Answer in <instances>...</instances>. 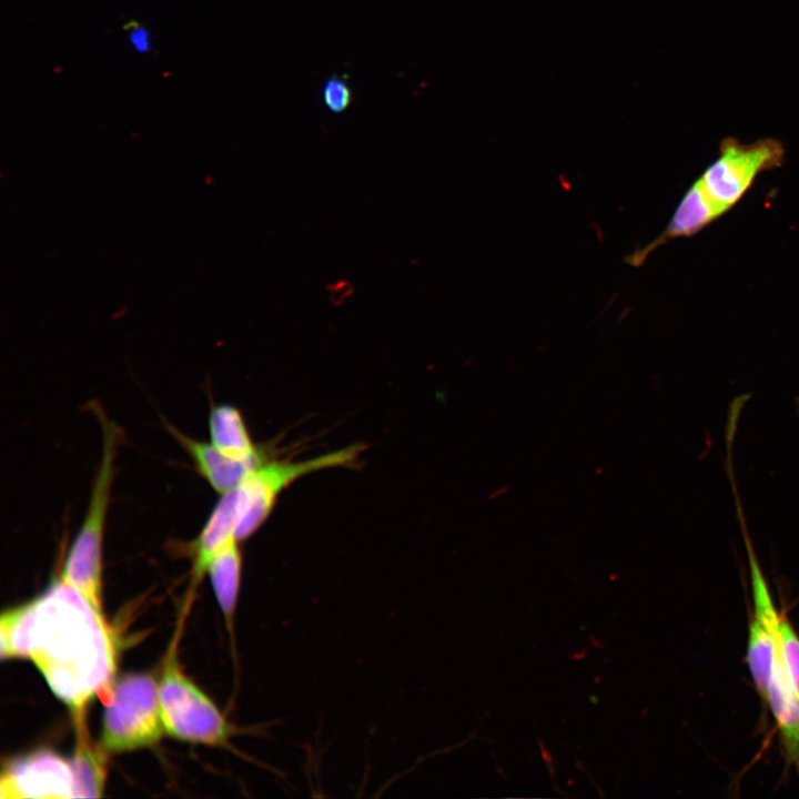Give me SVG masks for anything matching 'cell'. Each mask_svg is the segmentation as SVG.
Returning a JSON list of instances; mask_svg holds the SVG:
<instances>
[{
  "label": "cell",
  "instance_id": "6da1fadb",
  "mask_svg": "<svg viewBox=\"0 0 799 799\" xmlns=\"http://www.w3.org/2000/svg\"><path fill=\"white\" fill-rule=\"evenodd\" d=\"M0 641L2 659H30L73 712L113 686L115 647L103 614L62 577L2 615Z\"/></svg>",
  "mask_w": 799,
  "mask_h": 799
},
{
  "label": "cell",
  "instance_id": "7a4b0ae2",
  "mask_svg": "<svg viewBox=\"0 0 799 799\" xmlns=\"http://www.w3.org/2000/svg\"><path fill=\"white\" fill-rule=\"evenodd\" d=\"M94 408L102 428V453L87 512L65 557L61 577L102 611V546L121 434L98 406Z\"/></svg>",
  "mask_w": 799,
  "mask_h": 799
},
{
  "label": "cell",
  "instance_id": "3957f363",
  "mask_svg": "<svg viewBox=\"0 0 799 799\" xmlns=\"http://www.w3.org/2000/svg\"><path fill=\"white\" fill-rule=\"evenodd\" d=\"M101 746L108 752L134 750L154 745L164 727L161 719L159 684L150 675L121 677L103 699Z\"/></svg>",
  "mask_w": 799,
  "mask_h": 799
},
{
  "label": "cell",
  "instance_id": "277c9868",
  "mask_svg": "<svg viewBox=\"0 0 799 799\" xmlns=\"http://www.w3.org/2000/svg\"><path fill=\"white\" fill-rule=\"evenodd\" d=\"M363 449V445L355 444L300 462H262L235 488L237 539L245 540L264 524L279 495L293 482L313 472L354 464Z\"/></svg>",
  "mask_w": 799,
  "mask_h": 799
},
{
  "label": "cell",
  "instance_id": "5b68a950",
  "mask_svg": "<svg viewBox=\"0 0 799 799\" xmlns=\"http://www.w3.org/2000/svg\"><path fill=\"white\" fill-rule=\"evenodd\" d=\"M160 712L164 730L193 744L226 746L232 726L214 702L185 677L174 659L168 661L159 682Z\"/></svg>",
  "mask_w": 799,
  "mask_h": 799
},
{
  "label": "cell",
  "instance_id": "8992f818",
  "mask_svg": "<svg viewBox=\"0 0 799 799\" xmlns=\"http://www.w3.org/2000/svg\"><path fill=\"white\" fill-rule=\"evenodd\" d=\"M785 158L783 144L772 138L744 144L726 138L718 158L699 176L708 195L725 211L737 204L763 171L778 168Z\"/></svg>",
  "mask_w": 799,
  "mask_h": 799
},
{
  "label": "cell",
  "instance_id": "52a82bcc",
  "mask_svg": "<svg viewBox=\"0 0 799 799\" xmlns=\"http://www.w3.org/2000/svg\"><path fill=\"white\" fill-rule=\"evenodd\" d=\"M1 798H72L73 776L70 761L41 749L11 760L2 770Z\"/></svg>",
  "mask_w": 799,
  "mask_h": 799
},
{
  "label": "cell",
  "instance_id": "ba28073f",
  "mask_svg": "<svg viewBox=\"0 0 799 799\" xmlns=\"http://www.w3.org/2000/svg\"><path fill=\"white\" fill-rule=\"evenodd\" d=\"M725 213L697 179L684 193L665 230L646 245L627 254L624 262L639 267L659 246L674 239L695 235Z\"/></svg>",
  "mask_w": 799,
  "mask_h": 799
},
{
  "label": "cell",
  "instance_id": "9c48e42d",
  "mask_svg": "<svg viewBox=\"0 0 799 799\" xmlns=\"http://www.w3.org/2000/svg\"><path fill=\"white\" fill-rule=\"evenodd\" d=\"M775 654L767 704L776 720L783 757L799 773V694L793 685L780 647L773 638Z\"/></svg>",
  "mask_w": 799,
  "mask_h": 799
},
{
  "label": "cell",
  "instance_id": "30bf717a",
  "mask_svg": "<svg viewBox=\"0 0 799 799\" xmlns=\"http://www.w3.org/2000/svg\"><path fill=\"white\" fill-rule=\"evenodd\" d=\"M170 434L183 447L194 463L196 472L220 495L232 492L266 457L241 461L232 458L211 443L193 438L173 425H166Z\"/></svg>",
  "mask_w": 799,
  "mask_h": 799
},
{
  "label": "cell",
  "instance_id": "8fae6325",
  "mask_svg": "<svg viewBox=\"0 0 799 799\" xmlns=\"http://www.w3.org/2000/svg\"><path fill=\"white\" fill-rule=\"evenodd\" d=\"M239 513L235 489L221 495L208 516L193 545V578L198 580L213 556L230 542L237 539ZM239 540V539H237Z\"/></svg>",
  "mask_w": 799,
  "mask_h": 799
},
{
  "label": "cell",
  "instance_id": "7c38bea8",
  "mask_svg": "<svg viewBox=\"0 0 799 799\" xmlns=\"http://www.w3.org/2000/svg\"><path fill=\"white\" fill-rule=\"evenodd\" d=\"M84 711L73 712L77 745L70 766L73 776L72 798H97L104 790L107 777L105 750L90 740Z\"/></svg>",
  "mask_w": 799,
  "mask_h": 799
},
{
  "label": "cell",
  "instance_id": "4fadbf2b",
  "mask_svg": "<svg viewBox=\"0 0 799 799\" xmlns=\"http://www.w3.org/2000/svg\"><path fill=\"white\" fill-rule=\"evenodd\" d=\"M210 443L223 454L241 461L265 457L254 444L243 415L230 404L211 407L208 418Z\"/></svg>",
  "mask_w": 799,
  "mask_h": 799
},
{
  "label": "cell",
  "instance_id": "5bb4252c",
  "mask_svg": "<svg viewBox=\"0 0 799 799\" xmlns=\"http://www.w3.org/2000/svg\"><path fill=\"white\" fill-rule=\"evenodd\" d=\"M206 573L226 624L231 628L241 585L240 540H232L219 550L209 563Z\"/></svg>",
  "mask_w": 799,
  "mask_h": 799
},
{
  "label": "cell",
  "instance_id": "9a60e30c",
  "mask_svg": "<svg viewBox=\"0 0 799 799\" xmlns=\"http://www.w3.org/2000/svg\"><path fill=\"white\" fill-rule=\"evenodd\" d=\"M775 644L772 631L767 624L754 615L749 624L747 664L760 698L767 704L770 685Z\"/></svg>",
  "mask_w": 799,
  "mask_h": 799
},
{
  "label": "cell",
  "instance_id": "2e32d148",
  "mask_svg": "<svg viewBox=\"0 0 799 799\" xmlns=\"http://www.w3.org/2000/svg\"><path fill=\"white\" fill-rule=\"evenodd\" d=\"M773 633L793 685L799 694V636L781 613L773 624Z\"/></svg>",
  "mask_w": 799,
  "mask_h": 799
},
{
  "label": "cell",
  "instance_id": "e0dca14e",
  "mask_svg": "<svg viewBox=\"0 0 799 799\" xmlns=\"http://www.w3.org/2000/svg\"><path fill=\"white\" fill-rule=\"evenodd\" d=\"M353 90L346 74L333 73L322 83V102L333 114L345 112L353 103Z\"/></svg>",
  "mask_w": 799,
  "mask_h": 799
},
{
  "label": "cell",
  "instance_id": "ac0fdd59",
  "mask_svg": "<svg viewBox=\"0 0 799 799\" xmlns=\"http://www.w3.org/2000/svg\"><path fill=\"white\" fill-rule=\"evenodd\" d=\"M124 29L136 52L146 53L151 50L150 33L143 26L136 21H130L124 26Z\"/></svg>",
  "mask_w": 799,
  "mask_h": 799
}]
</instances>
